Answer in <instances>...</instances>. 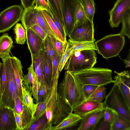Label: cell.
Masks as SVG:
<instances>
[{
  "instance_id": "cell-1",
  "label": "cell",
  "mask_w": 130,
  "mask_h": 130,
  "mask_svg": "<svg viewBox=\"0 0 130 130\" xmlns=\"http://www.w3.org/2000/svg\"><path fill=\"white\" fill-rule=\"evenodd\" d=\"M57 92L73 112L77 106L87 100L82 86L71 72L66 70L57 88Z\"/></svg>"
},
{
  "instance_id": "cell-2",
  "label": "cell",
  "mask_w": 130,
  "mask_h": 130,
  "mask_svg": "<svg viewBox=\"0 0 130 130\" xmlns=\"http://www.w3.org/2000/svg\"><path fill=\"white\" fill-rule=\"evenodd\" d=\"M96 62L95 50H77L71 52L64 68V70L76 72L93 68Z\"/></svg>"
},
{
  "instance_id": "cell-3",
  "label": "cell",
  "mask_w": 130,
  "mask_h": 130,
  "mask_svg": "<svg viewBox=\"0 0 130 130\" xmlns=\"http://www.w3.org/2000/svg\"><path fill=\"white\" fill-rule=\"evenodd\" d=\"M72 73L82 86L87 84L104 86L115 82L112 80V71L108 69L92 68Z\"/></svg>"
},
{
  "instance_id": "cell-4",
  "label": "cell",
  "mask_w": 130,
  "mask_h": 130,
  "mask_svg": "<svg viewBox=\"0 0 130 130\" xmlns=\"http://www.w3.org/2000/svg\"><path fill=\"white\" fill-rule=\"evenodd\" d=\"M10 58L5 61L6 80L4 90L0 101V106L13 110L16 97H19L17 85L10 60Z\"/></svg>"
},
{
  "instance_id": "cell-5",
  "label": "cell",
  "mask_w": 130,
  "mask_h": 130,
  "mask_svg": "<svg viewBox=\"0 0 130 130\" xmlns=\"http://www.w3.org/2000/svg\"><path fill=\"white\" fill-rule=\"evenodd\" d=\"M125 42L124 36L119 34L107 35L95 43L98 53L108 59L118 55Z\"/></svg>"
},
{
  "instance_id": "cell-6",
  "label": "cell",
  "mask_w": 130,
  "mask_h": 130,
  "mask_svg": "<svg viewBox=\"0 0 130 130\" xmlns=\"http://www.w3.org/2000/svg\"><path fill=\"white\" fill-rule=\"evenodd\" d=\"M35 6L34 5L28 9L23 10L21 19L23 26L26 29L37 25L51 38L60 40L50 27L42 10L35 8Z\"/></svg>"
},
{
  "instance_id": "cell-7",
  "label": "cell",
  "mask_w": 130,
  "mask_h": 130,
  "mask_svg": "<svg viewBox=\"0 0 130 130\" xmlns=\"http://www.w3.org/2000/svg\"><path fill=\"white\" fill-rule=\"evenodd\" d=\"M104 107L112 110L130 122V109L127 107L118 86L115 84L103 103Z\"/></svg>"
},
{
  "instance_id": "cell-8",
  "label": "cell",
  "mask_w": 130,
  "mask_h": 130,
  "mask_svg": "<svg viewBox=\"0 0 130 130\" xmlns=\"http://www.w3.org/2000/svg\"><path fill=\"white\" fill-rule=\"evenodd\" d=\"M23 9L19 5L12 6L0 13V33L10 30L21 19Z\"/></svg>"
},
{
  "instance_id": "cell-9",
  "label": "cell",
  "mask_w": 130,
  "mask_h": 130,
  "mask_svg": "<svg viewBox=\"0 0 130 130\" xmlns=\"http://www.w3.org/2000/svg\"><path fill=\"white\" fill-rule=\"evenodd\" d=\"M94 32L93 22L86 17L81 24L73 29L69 39L73 41H92L95 40Z\"/></svg>"
},
{
  "instance_id": "cell-10",
  "label": "cell",
  "mask_w": 130,
  "mask_h": 130,
  "mask_svg": "<svg viewBox=\"0 0 130 130\" xmlns=\"http://www.w3.org/2000/svg\"><path fill=\"white\" fill-rule=\"evenodd\" d=\"M130 9V0H117L111 9L108 11L109 22L112 28L119 27L125 12Z\"/></svg>"
},
{
  "instance_id": "cell-11",
  "label": "cell",
  "mask_w": 130,
  "mask_h": 130,
  "mask_svg": "<svg viewBox=\"0 0 130 130\" xmlns=\"http://www.w3.org/2000/svg\"><path fill=\"white\" fill-rule=\"evenodd\" d=\"M117 74L114 78L115 84L119 87L128 108L130 109V74L129 71L124 70L120 73L116 71Z\"/></svg>"
},
{
  "instance_id": "cell-12",
  "label": "cell",
  "mask_w": 130,
  "mask_h": 130,
  "mask_svg": "<svg viewBox=\"0 0 130 130\" xmlns=\"http://www.w3.org/2000/svg\"><path fill=\"white\" fill-rule=\"evenodd\" d=\"M14 112L21 117L23 130H27L30 125L36 120L24 100L23 101L17 96L16 99Z\"/></svg>"
},
{
  "instance_id": "cell-13",
  "label": "cell",
  "mask_w": 130,
  "mask_h": 130,
  "mask_svg": "<svg viewBox=\"0 0 130 130\" xmlns=\"http://www.w3.org/2000/svg\"><path fill=\"white\" fill-rule=\"evenodd\" d=\"M74 0H64L62 8L64 26L67 35L69 38L73 29L74 22L73 7Z\"/></svg>"
},
{
  "instance_id": "cell-14",
  "label": "cell",
  "mask_w": 130,
  "mask_h": 130,
  "mask_svg": "<svg viewBox=\"0 0 130 130\" xmlns=\"http://www.w3.org/2000/svg\"><path fill=\"white\" fill-rule=\"evenodd\" d=\"M13 110L0 106V130H17Z\"/></svg>"
},
{
  "instance_id": "cell-15",
  "label": "cell",
  "mask_w": 130,
  "mask_h": 130,
  "mask_svg": "<svg viewBox=\"0 0 130 130\" xmlns=\"http://www.w3.org/2000/svg\"><path fill=\"white\" fill-rule=\"evenodd\" d=\"M71 112L70 106L57 92V102L53 112L52 125L54 126L58 124Z\"/></svg>"
},
{
  "instance_id": "cell-16",
  "label": "cell",
  "mask_w": 130,
  "mask_h": 130,
  "mask_svg": "<svg viewBox=\"0 0 130 130\" xmlns=\"http://www.w3.org/2000/svg\"><path fill=\"white\" fill-rule=\"evenodd\" d=\"M105 107L101 109L89 113L82 117L77 130H94L97 124L103 117Z\"/></svg>"
},
{
  "instance_id": "cell-17",
  "label": "cell",
  "mask_w": 130,
  "mask_h": 130,
  "mask_svg": "<svg viewBox=\"0 0 130 130\" xmlns=\"http://www.w3.org/2000/svg\"><path fill=\"white\" fill-rule=\"evenodd\" d=\"M27 74L24 75L22 83L31 92L36 104H38L37 94L39 83L37 77L34 70L32 64L28 69Z\"/></svg>"
},
{
  "instance_id": "cell-18",
  "label": "cell",
  "mask_w": 130,
  "mask_h": 130,
  "mask_svg": "<svg viewBox=\"0 0 130 130\" xmlns=\"http://www.w3.org/2000/svg\"><path fill=\"white\" fill-rule=\"evenodd\" d=\"M104 108L102 102L87 99L76 107L73 112L82 117L89 113Z\"/></svg>"
},
{
  "instance_id": "cell-19",
  "label": "cell",
  "mask_w": 130,
  "mask_h": 130,
  "mask_svg": "<svg viewBox=\"0 0 130 130\" xmlns=\"http://www.w3.org/2000/svg\"><path fill=\"white\" fill-rule=\"evenodd\" d=\"M25 29L28 48L31 55L35 56L40 51L43 40L30 28Z\"/></svg>"
},
{
  "instance_id": "cell-20",
  "label": "cell",
  "mask_w": 130,
  "mask_h": 130,
  "mask_svg": "<svg viewBox=\"0 0 130 130\" xmlns=\"http://www.w3.org/2000/svg\"><path fill=\"white\" fill-rule=\"evenodd\" d=\"M10 60L18 86L19 97L21 100L23 101L24 99L22 92V83L24 75L21 62L18 58L15 56L11 57Z\"/></svg>"
},
{
  "instance_id": "cell-21",
  "label": "cell",
  "mask_w": 130,
  "mask_h": 130,
  "mask_svg": "<svg viewBox=\"0 0 130 130\" xmlns=\"http://www.w3.org/2000/svg\"><path fill=\"white\" fill-rule=\"evenodd\" d=\"M59 74L57 75L53 81L51 85L52 92L51 98L47 104L45 115L48 120V124L51 127H53L52 124L53 111L57 100V88Z\"/></svg>"
},
{
  "instance_id": "cell-22",
  "label": "cell",
  "mask_w": 130,
  "mask_h": 130,
  "mask_svg": "<svg viewBox=\"0 0 130 130\" xmlns=\"http://www.w3.org/2000/svg\"><path fill=\"white\" fill-rule=\"evenodd\" d=\"M44 51L43 41L41 48L38 54L35 56H31L33 68L39 83L45 81L43 74Z\"/></svg>"
},
{
  "instance_id": "cell-23",
  "label": "cell",
  "mask_w": 130,
  "mask_h": 130,
  "mask_svg": "<svg viewBox=\"0 0 130 130\" xmlns=\"http://www.w3.org/2000/svg\"><path fill=\"white\" fill-rule=\"evenodd\" d=\"M13 41L11 37L7 33H4L0 36V58L4 61L11 57L9 54L13 46Z\"/></svg>"
},
{
  "instance_id": "cell-24",
  "label": "cell",
  "mask_w": 130,
  "mask_h": 130,
  "mask_svg": "<svg viewBox=\"0 0 130 130\" xmlns=\"http://www.w3.org/2000/svg\"><path fill=\"white\" fill-rule=\"evenodd\" d=\"M82 119L81 117L71 112L60 123L54 126L53 130H62L72 127L75 125Z\"/></svg>"
},
{
  "instance_id": "cell-25",
  "label": "cell",
  "mask_w": 130,
  "mask_h": 130,
  "mask_svg": "<svg viewBox=\"0 0 130 130\" xmlns=\"http://www.w3.org/2000/svg\"><path fill=\"white\" fill-rule=\"evenodd\" d=\"M73 11L74 29L81 24L87 17L80 0H74Z\"/></svg>"
},
{
  "instance_id": "cell-26",
  "label": "cell",
  "mask_w": 130,
  "mask_h": 130,
  "mask_svg": "<svg viewBox=\"0 0 130 130\" xmlns=\"http://www.w3.org/2000/svg\"><path fill=\"white\" fill-rule=\"evenodd\" d=\"M43 74L45 82L51 86L52 83V60L50 58L45 50L43 62Z\"/></svg>"
},
{
  "instance_id": "cell-27",
  "label": "cell",
  "mask_w": 130,
  "mask_h": 130,
  "mask_svg": "<svg viewBox=\"0 0 130 130\" xmlns=\"http://www.w3.org/2000/svg\"><path fill=\"white\" fill-rule=\"evenodd\" d=\"M114 111V119L111 130H130V122Z\"/></svg>"
},
{
  "instance_id": "cell-28",
  "label": "cell",
  "mask_w": 130,
  "mask_h": 130,
  "mask_svg": "<svg viewBox=\"0 0 130 130\" xmlns=\"http://www.w3.org/2000/svg\"><path fill=\"white\" fill-rule=\"evenodd\" d=\"M64 0H47L51 9L58 20L63 24L62 8Z\"/></svg>"
},
{
  "instance_id": "cell-29",
  "label": "cell",
  "mask_w": 130,
  "mask_h": 130,
  "mask_svg": "<svg viewBox=\"0 0 130 130\" xmlns=\"http://www.w3.org/2000/svg\"><path fill=\"white\" fill-rule=\"evenodd\" d=\"M53 127L49 125L45 113L38 120L33 122L27 130H53Z\"/></svg>"
},
{
  "instance_id": "cell-30",
  "label": "cell",
  "mask_w": 130,
  "mask_h": 130,
  "mask_svg": "<svg viewBox=\"0 0 130 130\" xmlns=\"http://www.w3.org/2000/svg\"><path fill=\"white\" fill-rule=\"evenodd\" d=\"M52 92L51 85L50 90L45 99L42 102L38 103L36 111L33 115L36 121L38 120L45 113L47 106L51 98Z\"/></svg>"
},
{
  "instance_id": "cell-31",
  "label": "cell",
  "mask_w": 130,
  "mask_h": 130,
  "mask_svg": "<svg viewBox=\"0 0 130 130\" xmlns=\"http://www.w3.org/2000/svg\"><path fill=\"white\" fill-rule=\"evenodd\" d=\"M86 15L90 21L93 22L95 13V3L94 0H80Z\"/></svg>"
},
{
  "instance_id": "cell-32",
  "label": "cell",
  "mask_w": 130,
  "mask_h": 130,
  "mask_svg": "<svg viewBox=\"0 0 130 130\" xmlns=\"http://www.w3.org/2000/svg\"><path fill=\"white\" fill-rule=\"evenodd\" d=\"M22 85L24 99L33 115L36 111L38 104H35L34 103L33 99L30 92L23 84H22Z\"/></svg>"
},
{
  "instance_id": "cell-33",
  "label": "cell",
  "mask_w": 130,
  "mask_h": 130,
  "mask_svg": "<svg viewBox=\"0 0 130 130\" xmlns=\"http://www.w3.org/2000/svg\"><path fill=\"white\" fill-rule=\"evenodd\" d=\"M15 34V42L20 44H24L26 39V30L20 23H17L14 29Z\"/></svg>"
},
{
  "instance_id": "cell-34",
  "label": "cell",
  "mask_w": 130,
  "mask_h": 130,
  "mask_svg": "<svg viewBox=\"0 0 130 130\" xmlns=\"http://www.w3.org/2000/svg\"><path fill=\"white\" fill-rule=\"evenodd\" d=\"M122 24V30L120 34L122 36H126L130 39V9L125 12L121 20Z\"/></svg>"
},
{
  "instance_id": "cell-35",
  "label": "cell",
  "mask_w": 130,
  "mask_h": 130,
  "mask_svg": "<svg viewBox=\"0 0 130 130\" xmlns=\"http://www.w3.org/2000/svg\"><path fill=\"white\" fill-rule=\"evenodd\" d=\"M43 14L50 27L58 37L60 40L64 44H67L66 41L59 30L52 21L47 11L45 10H42Z\"/></svg>"
},
{
  "instance_id": "cell-36",
  "label": "cell",
  "mask_w": 130,
  "mask_h": 130,
  "mask_svg": "<svg viewBox=\"0 0 130 130\" xmlns=\"http://www.w3.org/2000/svg\"><path fill=\"white\" fill-rule=\"evenodd\" d=\"M51 86L45 81L39 83L37 94L38 103L45 100L49 92Z\"/></svg>"
},
{
  "instance_id": "cell-37",
  "label": "cell",
  "mask_w": 130,
  "mask_h": 130,
  "mask_svg": "<svg viewBox=\"0 0 130 130\" xmlns=\"http://www.w3.org/2000/svg\"><path fill=\"white\" fill-rule=\"evenodd\" d=\"M73 47V44L71 41L69 39L66 49L61 57L59 67L60 72H61L64 68L65 64L70 56Z\"/></svg>"
},
{
  "instance_id": "cell-38",
  "label": "cell",
  "mask_w": 130,
  "mask_h": 130,
  "mask_svg": "<svg viewBox=\"0 0 130 130\" xmlns=\"http://www.w3.org/2000/svg\"><path fill=\"white\" fill-rule=\"evenodd\" d=\"M71 41L74 45L73 48L72 52L86 49H93L97 51L95 41L91 42H78Z\"/></svg>"
},
{
  "instance_id": "cell-39",
  "label": "cell",
  "mask_w": 130,
  "mask_h": 130,
  "mask_svg": "<svg viewBox=\"0 0 130 130\" xmlns=\"http://www.w3.org/2000/svg\"><path fill=\"white\" fill-rule=\"evenodd\" d=\"M106 89L104 85L99 86L87 99L102 102L105 97Z\"/></svg>"
},
{
  "instance_id": "cell-40",
  "label": "cell",
  "mask_w": 130,
  "mask_h": 130,
  "mask_svg": "<svg viewBox=\"0 0 130 130\" xmlns=\"http://www.w3.org/2000/svg\"><path fill=\"white\" fill-rule=\"evenodd\" d=\"M52 21L58 29L64 40L67 41V35L63 24L58 19L50 8L47 11Z\"/></svg>"
},
{
  "instance_id": "cell-41",
  "label": "cell",
  "mask_w": 130,
  "mask_h": 130,
  "mask_svg": "<svg viewBox=\"0 0 130 130\" xmlns=\"http://www.w3.org/2000/svg\"><path fill=\"white\" fill-rule=\"evenodd\" d=\"M43 43L45 51L52 60L56 52L52 44L51 38L47 35L43 40Z\"/></svg>"
},
{
  "instance_id": "cell-42",
  "label": "cell",
  "mask_w": 130,
  "mask_h": 130,
  "mask_svg": "<svg viewBox=\"0 0 130 130\" xmlns=\"http://www.w3.org/2000/svg\"><path fill=\"white\" fill-rule=\"evenodd\" d=\"M61 57L56 52L54 55L52 60L53 74L52 82L57 75L59 74V67Z\"/></svg>"
},
{
  "instance_id": "cell-43",
  "label": "cell",
  "mask_w": 130,
  "mask_h": 130,
  "mask_svg": "<svg viewBox=\"0 0 130 130\" xmlns=\"http://www.w3.org/2000/svg\"><path fill=\"white\" fill-rule=\"evenodd\" d=\"M51 38L56 52L61 57L65 50L67 44H64L57 39L53 38Z\"/></svg>"
},
{
  "instance_id": "cell-44",
  "label": "cell",
  "mask_w": 130,
  "mask_h": 130,
  "mask_svg": "<svg viewBox=\"0 0 130 130\" xmlns=\"http://www.w3.org/2000/svg\"><path fill=\"white\" fill-rule=\"evenodd\" d=\"M103 117L104 120L108 122L111 126L114 120V111L108 107H105V110Z\"/></svg>"
},
{
  "instance_id": "cell-45",
  "label": "cell",
  "mask_w": 130,
  "mask_h": 130,
  "mask_svg": "<svg viewBox=\"0 0 130 130\" xmlns=\"http://www.w3.org/2000/svg\"><path fill=\"white\" fill-rule=\"evenodd\" d=\"M0 78L2 94L4 90L6 80L5 61L2 63L0 67Z\"/></svg>"
},
{
  "instance_id": "cell-46",
  "label": "cell",
  "mask_w": 130,
  "mask_h": 130,
  "mask_svg": "<svg viewBox=\"0 0 130 130\" xmlns=\"http://www.w3.org/2000/svg\"><path fill=\"white\" fill-rule=\"evenodd\" d=\"M99 86L89 84L85 85L82 86L84 93L87 100Z\"/></svg>"
},
{
  "instance_id": "cell-47",
  "label": "cell",
  "mask_w": 130,
  "mask_h": 130,
  "mask_svg": "<svg viewBox=\"0 0 130 130\" xmlns=\"http://www.w3.org/2000/svg\"><path fill=\"white\" fill-rule=\"evenodd\" d=\"M35 8L37 9L45 10L48 11L50 8L45 0H35Z\"/></svg>"
},
{
  "instance_id": "cell-48",
  "label": "cell",
  "mask_w": 130,
  "mask_h": 130,
  "mask_svg": "<svg viewBox=\"0 0 130 130\" xmlns=\"http://www.w3.org/2000/svg\"><path fill=\"white\" fill-rule=\"evenodd\" d=\"M94 130H111V125L104 119L98 123Z\"/></svg>"
},
{
  "instance_id": "cell-49",
  "label": "cell",
  "mask_w": 130,
  "mask_h": 130,
  "mask_svg": "<svg viewBox=\"0 0 130 130\" xmlns=\"http://www.w3.org/2000/svg\"><path fill=\"white\" fill-rule=\"evenodd\" d=\"M30 28L43 40L47 35L46 33L37 25H34Z\"/></svg>"
},
{
  "instance_id": "cell-50",
  "label": "cell",
  "mask_w": 130,
  "mask_h": 130,
  "mask_svg": "<svg viewBox=\"0 0 130 130\" xmlns=\"http://www.w3.org/2000/svg\"><path fill=\"white\" fill-rule=\"evenodd\" d=\"M22 5L25 9H27L34 5L35 0H21Z\"/></svg>"
},
{
  "instance_id": "cell-51",
  "label": "cell",
  "mask_w": 130,
  "mask_h": 130,
  "mask_svg": "<svg viewBox=\"0 0 130 130\" xmlns=\"http://www.w3.org/2000/svg\"><path fill=\"white\" fill-rule=\"evenodd\" d=\"M14 112V116L17 123V130H23L21 118L20 115L18 113Z\"/></svg>"
},
{
  "instance_id": "cell-52",
  "label": "cell",
  "mask_w": 130,
  "mask_h": 130,
  "mask_svg": "<svg viewBox=\"0 0 130 130\" xmlns=\"http://www.w3.org/2000/svg\"><path fill=\"white\" fill-rule=\"evenodd\" d=\"M130 51L129 50V54L127 58L124 60V62L125 64V68H127L129 67L130 66Z\"/></svg>"
},
{
  "instance_id": "cell-53",
  "label": "cell",
  "mask_w": 130,
  "mask_h": 130,
  "mask_svg": "<svg viewBox=\"0 0 130 130\" xmlns=\"http://www.w3.org/2000/svg\"><path fill=\"white\" fill-rule=\"evenodd\" d=\"M2 95V90H1V85L0 78V101L1 100Z\"/></svg>"
},
{
  "instance_id": "cell-54",
  "label": "cell",
  "mask_w": 130,
  "mask_h": 130,
  "mask_svg": "<svg viewBox=\"0 0 130 130\" xmlns=\"http://www.w3.org/2000/svg\"><path fill=\"white\" fill-rule=\"evenodd\" d=\"M2 64V63L0 62V67L1 66V65Z\"/></svg>"
}]
</instances>
